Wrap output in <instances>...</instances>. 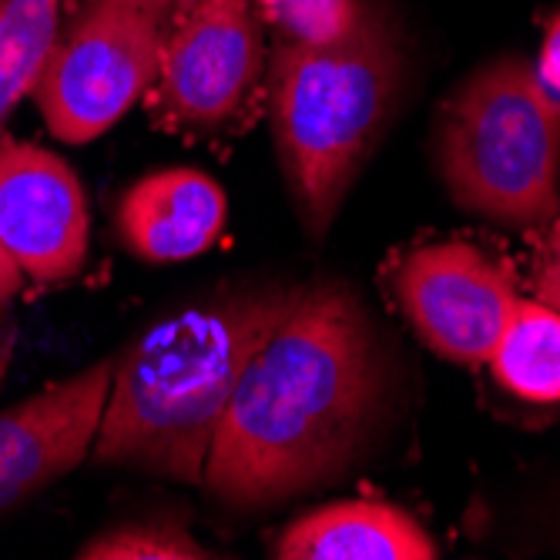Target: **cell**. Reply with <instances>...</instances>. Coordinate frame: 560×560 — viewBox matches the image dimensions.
I'll list each match as a JSON object with an SVG mask.
<instances>
[{
	"mask_svg": "<svg viewBox=\"0 0 560 560\" xmlns=\"http://www.w3.org/2000/svg\"><path fill=\"white\" fill-rule=\"evenodd\" d=\"M386 393L376 329L346 285H305L248 360L212 440L209 493L262 511L332 483L370 443Z\"/></svg>",
	"mask_w": 560,
	"mask_h": 560,
	"instance_id": "cell-1",
	"label": "cell"
},
{
	"mask_svg": "<svg viewBox=\"0 0 560 560\" xmlns=\"http://www.w3.org/2000/svg\"><path fill=\"white\" fill-rule=\"evenodd\" d=\"M305 285L225 289L151 326L112 373L91 456L178 483H201L225 406L256 349Z\"/></svg>",
	"mask_w": 560,
	"mask_h": 560,
	"instance_id": "cell-2",
	"label": "cell"
},
{
	"mask_svg": "<svg viewBox=\"0 0 560 560\" xmlns=\"http://www.w3.org/2000/svg\"><path fill=\"white\" fill-rule=\"evenodd\" d=\"M266 74L292 201L305 229L323 235L396 108L406 74L396 21L380 0H366L339 40H276Z\"/></svg>",
	"mask_w": 560,
	"mask_h": 560,
	"instance_id": "cell-3",
	"label": "cell"
},
{
	"mask_svg": "<svg viewBox=\"0 0 560 560\" xmlns=\"http://www.w3.org/2000/svg\"><path fill=\"white\" fill-rule=\"evenodd\" d=\"M436 165L464 212L537 225L560 212V94L521 55L480 65L436 121Z\"/></svg>",
	"mask_w": 560,
	"mask_h": 560,
	"instance_id": "cell-4",
	"label": "cell"
},
{
	"mask_svg": "<svg viewBox=\"0 0 560 560\" xmlns=\"http://www.w3.org/2000/svg\"><path fill=\"white\" fill-rule=\"evenodd\" d=\"M172 4L78 0L34 88L50 135L84 144L112 131L151 91Z\"/></svg>",
	"mask_w": 560,
	"mask_h": 560,
	"instance_id": "cell-5",
	"label": "cell"
},
{
	"mask_svg": "<svg viewBox=\"0 0 560 560\" xmlns=\"http://www.w3.org/2000/svg\"><path fill=\"white\" fill-rule=\"evenodd\" d=\"M266 71L256 0H175L151 112L165 128L219 131L242 115Z\"/></svg>",
	"mask_w": 560,
	"mask_h": 560,
	"instance_id": "cell-6",
	"label": "cell"
},
{
	"mask_svg": "<svg viewBox=\"0 0 560 560\" xmlns=\"http://www.w3.org/2000/svg\"><path fill=\"white\" fill-rule=\"evenodd\" d=\"M393 295L420 339L450 363L480 366L517 305L514 276L470 242H436L406 252Z\"/></svg>",
	"mask_w": 560,
	"mask_h": 560,
	"instance_id": "cell-7",
	"label": "cell"
},
{
	"mask_svg": "<svg viewBox=\"0 0 560 560\" xmlns=\"http://www.w3.org/2000/svg\"><path fill=\"white\" fill-rule=\"evenodd\" d=\"M0 248L24 279H71L88 256V198L65 159L0 131Z\"/></svg>",
	"mask_w": 560,
	"mask_h": 560,
	"instance_id": "cell-8",
	"label": "cell"
},
{
	"mask_svg": "<svg viewBox=\"0 0 560 560\" xmlns=\"http://www.w3.org/2000/svg\"><path fill=\"white\" fill-rule=\"evenodd\" d=\"M115 360H101L0 413V514L71 474L91 453Z\"/></svg>",
	"mask_w": 560,
	"mask_h": 560,
	"instance_id": "cell-9",
	"label": "cell"
},
{
	"mask_svg": "<svg viewBox=\"0 0 560 560\" xmlns=\"http://www.w3.org/2000/svg\"><path fill=\"white\" fill-rule=\"evenodd\" d=\"M229 215L225 191L195 168H165L135 182L118 206L121 242L144 262H185L209 252Z\"/></svg>",
	"mask_w": 560,
	"mask_h": 560,
	"instance_id": "cell-10",
	"label": "cell"
},
{
	"mask_svg": "<svg viewBox=\"0 0 560 560\" xmlns=\"http://www.w3.org/2000/svg\"><path fill=\"white\" fill-rule=\"evenodd\" d=\"M282 560H433L436 544L406 511L383 500H346L299 517L276 540Z\"/></svg>",
	"mask_w": 560,
	"mask_h": 560,
	"instance_id": "cell-11",
	"label": "cell"
},
{
	"mask_svg": "<svg viewBox=\"0 0 560 560\" xmlns=\"http://www.w3.org/2000/svg\"><path fill=\"white\" fill-rule=\"evenodd\" d=\"M497 383L530 402L560 399V313L540 299H517L493 352Z\"/></svg>",
	"mask_w": 560,
	"mask_h": 560,
	"instance_id": "cell-12",
	"label": "cell"
},
{
	"mask_svg": "<svg viewBox=\"0 0 560 560\" xmlns=\"http://www.w3.org/2000/svg\"><path fill=\"white\" fill-rule=\"evenodd\" d=\"M65 24V0H0V131L27 94Z\"/></svg>",
	"mask_w": 560,
	"mask_h": 560,
	"instance_id": "cell-13",
	"label": "cell"
},
{
	"mask_svg": "<svg viewBox=\"0 0 560 560\" xmlns=\"http://www.w3.org/2000/svg\"><path fill=\"white\" fill-rule=\"evenodd\" d=\"M81 560H209L215 557L198 544L182 524L172 521H138L101 530L81 550Z\"/></svg>",
	"mask_w": 560,
	"mask_h": 560,
	"instance_id": "cell-14",
	"label": "cell"
},
{
	"mask_svg": "<svg viewBox=\"0 0 560 560\" xmlns=\"http://www.w3.org/2000/svg\"><path fill=\"white\" fill-rule=\"evenodd\" d=\"M366 0H256L262 24L276 40L289 44H329L352 31Z\"/></svg>",
	"mask_w": 560,
	"mask_h": 560,
	"instance_id": "cell-15",
	"label": "cell"
},
{
	"mask_svg": "<svg viewBox=\"0 0 560 560\" xmlns=\"http://www.w3.org/2000/svg\"><path fill=\"white\" fill-rule=\"evenodd\" d=\"M24 285V272L18 269V262L0 248V383L8 376L11 355H14V336H18V323H14V299Z\"/></svg>",
	"mask_w": 560,
	"mask_h": 560,
	"instance_id": "cell-16",
	"label": "cell"
},
{
	"mask_svg": "<svg viewBox=\"0 0 560 560\" xmlns=\"http://www.w3.org/2000/svg\"><path fill=\"white\" fill-rule=\"evenodd\" d=\"M537 299L547 302L550 310L560 313V212L553 215V225L544 238V248H540V266H537Z\"/></svg>",
	"mask_w": 560,
	"mask_h": 560,
	"instance_id": "cell-17",
	"label": "cell"
},
{
	"mask_svg": "<svg viewBox=\"0 0 560 560\" xmlns=\"http://www.w3.org/2000/svg\"><path fill=\"white\" fill-rule=\"evenodd\" d=\"M537 74L544 78V84L560 94V11L547 21L544 27V40H540V58H537Z\"/></svg>",
	"mask_w": 560,
	"mask_h": 560,
	"instance_id": "cell-18",
	"label": "cell"
},
{
	"mask_svg": "<svg viewBox=\"0 0 560 560\" xmlns=\"http://www.w3.org/2000/svg\"><path fill=\"white\" fill-rule=\"evenodd\" d=\"M165 4H172V8H175V0H165Z\"/></svg>",
	"mask_w": 560,
	"mask_h": 560,
	"instance_id": "cell-19",
	"label": "cell"
}]
</instances>
